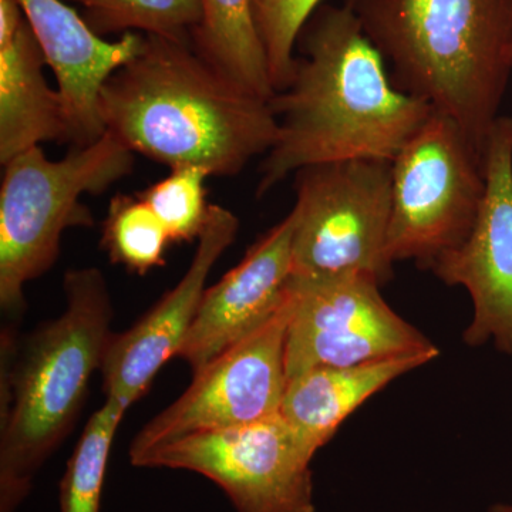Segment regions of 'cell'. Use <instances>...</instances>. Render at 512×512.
<instances>
[{
  "label": "cell",
  "mask_w": 512,
  "mask_h": 512,
  "mask_svg": "<svg viewBox=\"0 0 512 512\" xmlns=\"http://www.w3.org/2000/svg\"><path fill=\"white\" fill-rule=\"evenodd\" d=\"M288 87L269 106L278 140L261 164L256 195L308 165L393 161L433 114L400 92L376 46L346 3L320 5L299 33Z\"/></svg>",
  "instance_id": "obj_1"
},
{
  "label": "cell",
  "mask_w": 512,
  "mask_h": 512,
  "mask_svg": "<svg viewBox=\"0 0 512 512\" xmlns=\"http://www.w3.org/2000/svg\"><path fill=\"white\" fill-rule=\"evenodd\" d=\"M104 128L134 154L171 170L232 177L278 140L269 100L229 82L190 42L146 35L140 55L101 89Z\"/></svg>",
  "instance_id": "obj_2"
},
{
  "label": "cell",
  "mask_w": 512,
  "mask_h": 512,
  "mask_svg": "<svg viewBox=\"0 0 512 512\" xmlns=\"http://www.w3.org/2000/svg\"><path fill=\"white\" fill-rule=\"evenodd\" d=\"M400 92L484 154L512 76V0H345Z\"/></svg>",
  "instance_id": "obj_3"
},
{
  "label": "cell",
  "mask_w": 512,
  "mask_h": 512,
  "mask_svg": "<svg viewBox=\"0 0 512 512\" xmlns=\"http://www.w3.org/2000/svg\"><path fill=\"white\" fill-rule=\"evenodd\" d=\"M66 309L16 349L2 338L0 512L26 500L43 464L69 436L111 336L109 285L97 268L70 269Z\"/></svg>",
  "instance_id": "obj_4"
},
{
  "label": "cell",
  "mask_w": 512,
  "mask_h": 512,
  "mask_svg": "<svg viewBox=\"0 0 512 512\" xmlns=\"http://www.w3.org/2000/svg\"><path fill=\"white\" fill-rule=\"evenodd\" d=\"M0 188V305L19 312L23 288L56 264L63 232L90 228L84 194H103L133 173L134 153L106 131L96 143L49 160L33 147L3 164Z\"/></svg>",
  "instance_id": "obj_5"
},
{
  "label": "cell",
  "mask_w": 512,
  "mask_h": 512,
  "mask_svg": "<svg viewBox=\"0 0 512 512\" xmlns=\"http://www.w3.org/2000/svg\"><path fill=\"white\" fill-rule=\"evenodd\" d=\"M295 191L292 276L357 275L380 286L392 279V161L308 165L296 171Z\"/></svg>",
  "instance_id": "obj_6"
},
{
  "label": "cell",
  "mask_w": 512,
  "mask_h": 512,
  "mask_svg": "<svg viewBox=\"0 0 512 512\" xmlns=\"http://www.w3.org/2000/svg\"><path fill=\"white\" fill-rule=\"evenodd\" d=\"M485 192L483 154L463 128L433 114L392 161V262L430 269L466 241Z\"/></svg>",
  "instance_id": "obj_7"
},
{
  "label": "cell",
  "mask_w": 512,
  "mask_h": 512,
  "mask_svg": "<svg viewBox=\"0 0 512 512\" xmlns=\"http://www.w3.org/2000/svg\"><path fill=\"white\" fill-rule=\"evenodd\" d=\"M313 454L281 413L234 429L191 434L136 467L194 471L227 494L235 512H315Z\"/></svg>",
  "instance_id": "obj_8"
},
{
  "label": "cell",
  "mask_w": 512,
  "mask_h": 512,
  "mask_svg": "<svg viewBox=\"0 0 512 512\" xmlns=\"http://www.w3.org/2000/svg\"><path fill=\"white\" fill-rule=\"evenodd\" d=\"M288 299V380L315 367L363 365L436 348L365 276H292Z\"/></svg>",
  "instance_id": "obj_9"
},
{
  "label": "cell",
  "mask_w": 512,
  "mask_h": 512,
  "mask_svg": "<svg viewBox=\"0 0 512 512\" xmlns=\"http://www.w3.org/2000/svg\"><path fill=\"white\" fill-rule=\"evenodd\" d=\"M289 313L286 293L284 305L265 325L195 372L190 387L137 434L131 464L191 434L234 429L278 414L288 386Z\"/></svg>",
  "instance_id": "obj_10"
},
{
  "label": "cell",
  "mask_w": 512,
  "mask_h": 512,
  "mask_svg": "<svg viewBox=\"0 0 512 512\" xmlns=\"http://www.w3.org/2000/svg\"><path fill=\"white\" fill-rule=\"evenodd\" d=\"M483 165L485 192L474 227L430 271L443 284L466 288L473 301L464 342L473 348L493 342L512 355V117L495 121Z\"/></svg>",
  "instance_id": "obj_11"
},
{
  "label": "cell",
  "mask_w": 512,
  "mask_h": 512,
  "mask_svg": "<svg viewBox=\"0 0 512 512\" xmlns=\"http://www.w3.org/2000/svg\"><path fill=\"white\" fill-rule=\"evenodd\" d=\"M238 229L234 212L211 204L197 251L181 281L133 328L111 336L100 369L106 397L128 409L150 389L161 367L178 356L197 318L208 276L234 244Z\"/></svg>",
  "instance_id": "obj_12"
},
{
  "label": "cell",
  "mask_w": 512,
  "mask_h": 512,
  "mask_svg": "<svg viewBox=\"0 0 512 512\" xmlns=\"http://www.w3.org/2000/svg\"><path fill=\"white\" fill-rule=\"evenodd\" d=\"M296 212L258 239L241 262L205 289L178 356L198 372L265 325L282 308L292 278Z\"/></svg>",
  "instance_id": "obj_13"
},
{
  "label": "cell",
  "mask_w": 512,
  "mask_h": 512,
  "mask_svg": "<svg viewBox=\"0 0 512 512\" xmlns=\"http://www.w3.org/2000/svg\"><path fill=\"white\" fill-rule=\"evenodd\" d=\"M56 76L72 147L90 146L106 133L101 89L121 66L140 55L146 35L127 32L117 42L96 35L63 0H16Z\"/></svg>",
  "instance_id": "obj_14"
},
{
  "label": "cell",
  "mask_w": 512,
  "mask_h": 512,
  "mask_svg": "<svg viewBox=\"0 0 512 512\" xmlns=\"http://www.w3.org/2000/svg\"><path fill=\"white\" fill-rule=\"evenodd\" d=\"M16 0H0V163L49 141L69 143L63 101Z\"/></svg>",
  "instance_id": "obj_15"
},
{
  "label": "cell",
  "mask_w": 512,
  "mask_h": 512,
  "mask_svg": "<svg viewBox=\"0 0 512 512\" xmlns=\"http://www.w3.org/2000/svg\"><path fill=\"white\" fill-rule=\"evenodd\" d=\"M439 355L434 348L363 365L315 367L288 380L279 413L315 456L373 394Z\"/></svg>",
  "instance_id": "obj_16"
},
{
  "label": "cell",
  "mask_w": 512,
  "mask_h": 512,
  "mask_svg": "<svg viewBox=\"0 0 512 512\" xmlns=\"http://www.w3.org/2000/svg\"><path fill=\"white\" fill-rule=\"evenodd\" d=\"M201 20L190 33L194 52L229 82L259 99L275 96L251 0H200Z\"/></svg>",
  "instance_id": "obj_17"
},
{
  "label": "cell",
  "mask_w": 512,
  "mask_h": 512,
  "mask_svg": "<svg viewBox=\"0 0 512 512\" xmlns=\"http://www.w3.org/2000/svg\"><path fill=\"white\" fill-rule=\"evenodd\" d=\"M126 407L106 397L87 421L60 481V512H100L114 436Z\"/></svg>",
  "instance_id": "obj_18"
},
{
  "label": "cell",
  "mask_w": 512,
  "mask_h": 512,
  "mask_svg": "<svg viewBox=\"0 0 512 512\" xmlns=\"http://www.w3.org/2000/svg\"><path fill=\"white\" fill-rule=\"evenodd\" d=\"M170 244L173 242L163 222L137 194H117L111 198L101 245L113 264L146 275L165 264Z\"/></svg>",
  "instance_id": "obj_19"
},
{
  "label": "cell",
  "mask_w": 512,
  "mask_h": 512,
  "mask_svg": "<svg viewBox=\"0 0 512 512\" xmlns=\"http://www.w3.org/2000/svg\"><path fill=\"white\" fill-rule=\"evenodd\" d=\"M64 2V0H63ZM84 8V20L96 35L140 30L144 35L190 42L201 20L200 0H67Z\"/></svg>",
  "instance_id": "obj_20"
},
{
  "label": "cell",
  "mask_w": 512,
  "mask_h": 512,
  "mask_svg": "<svg viewBox=\"0 0 512 512\" xmlns=\"http://www.w3.org/2000/svg\"><path fill=\"white\" fill-rule=\"evenodd\" d=\"M208 177L200 167L174 168L163 180L137 192L163 222L171 242H191L204 231L211 208L205 188Z\"/></svg>",
  "instance_id": "obj_21"
},
{
  "label": "cell",
  "mask_w": 512,
  "mask_h": 512,
  "mask_svg": "<svg viewBox=\"0 0 512 512\" xmlns=\"http://www.w3.org/2000/svg\"><path fill=\"white\" fill-rule=\"evenodd\" d=\"M275 94L291 82L296 42L322 0H251Z\"/></svg>",
  "instance_id": "obj_22"
},
{
  "label": "cell",
  "mask_w": 512,
  "mask_h": 512,
  "mask_svg": "<svg viewBox=\"0 0 512 512\" xmlns=\"http://www.w3.org/2000/svg\"><path fill=\"white\" fill-rule=\"evenodd\" d=\"M488 512H512V498L507 503H497Z\"/></svg>",
  "instance_id": "obj_23"
}]
</instances>
